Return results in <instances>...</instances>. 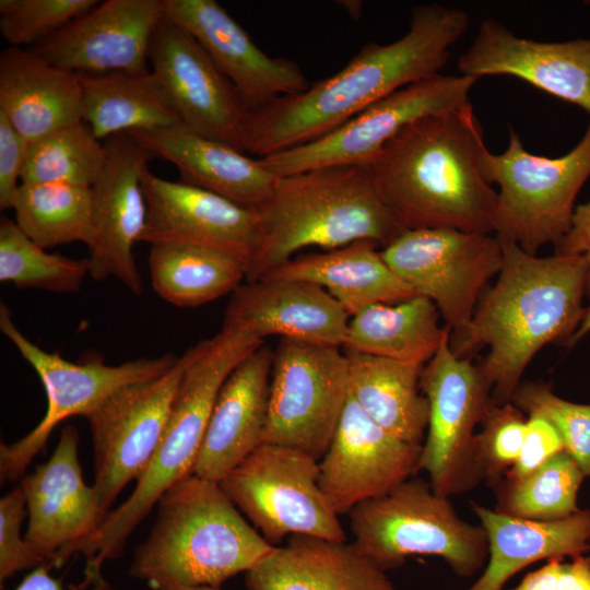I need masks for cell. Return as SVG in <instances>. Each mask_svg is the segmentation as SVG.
Returning <instances> with one entry per match:
<instances>
[{
    "label": "cell",
    "instance_id": "obj_34",
    "mask_svg": "<svg viewBox=\"0 0 590 590\" xmlns=\"http://www.w3.org/2000/svg\"><path fill=\"white\" fill-rule=\"evenodd\" d=\"M149 269L155 293L177 307H198L233 293L247 274L235 257L186 244L151 246Z\"/></svg>",
    "mask_w": 590,
    "mask_h": 590
},
{
    "label": "cell",
    "instance_id": "obj_48",
    "mask_svg": "<svg viewBox=\"0 0 590 590\" xmlns=\"http://www.w3.org/2000/svg\"><path fill=\"white\" fill-rule=\"evenodd\" d=\"M589 331H590V306L586 308L585 316L578 329L576 330L575 334L570 338L567 344L569 345L575 344L579 339H581Z\"/></svg>",
    "mask_w": 590,
    "mask_h": 590
},
{
    "label": "cell",
    "instance_id": "obj_8",
    "mask_svg": "<svg viewBox=\"0 0 590 590\" xmlns=\"http://www.w3.org/2000/svg\"><path fill=\"white\" fill-rule=\"evenodd\" d=\"M479 163L485 179L499 187L496 236L533 255L547 244L556 248L570 228L576 197L590 177V121L581 140L560 157L528 152L510 128L507 150L494 154L484 144Z\"/></svg>",
    "mask_w": 590,
    "mask_h": 590
},
{
    "label": "cell",
    "instance_id": "obj_3",
    "mask_svg": "<svg viewBox=\"0 0 590 590\" xmlns=\"http://www.w3.org/2000/svg\"><path fill=\"white\" fill-rule=\"evenodd\" d=\"M483 130L472 104L411 122L369 164L377 190L405 229L494 232L497 192L479 157Z\"/></svg>",
    "mask_w": 590,
    "mask_h": 590
},
{
    "label": "cell",
    "instance_id": "obj_46",
    "mask_svg": "<svg viewBox=\"0 0 590 590\" xmlns=\"http://www.w3.org/2000/svg\"><path fill=\"white\" fill-rule=\"evenodd\" d=\"M555 252L585 257L588 268L587 294L590 297V201L575 208L570 228Z\"/></svg>",
    "mask_w": 590,
    "mask_h": 590
},
{
    "label": "cell",
    "instance_id": "obj_32",
    "mask_svg": "<svg viewBox=\"0 0 590 590\" xmlns=\"http://www.w3.org/2000/svg\"><path fill=\"white\" fill-rule=\"evenodd\" d=\"M78 75L83 121L99 140L182 125L162 83L149 69Z\"/></svg>",
    "mask_w": 590,
    "mask_h": 590
},
{
    "label": "cell",
    "instance_id": "obj_10",
    "mask_svg": "<svg viewBox=\"0 0 590 590\" xmlns=\"http://www.w3.org/2000/svg\"><path fill=\"white\" fill-rule=\"evenodd\" d=\"M0 330L34 368L47 396V409L42 421L19 440L1 444V484L23 477L59 423L75 415L86 417L116 391L163 375L178 359L173 354H165L119 365H107L101 359L72 363L30 341L15 326L9 307L3 303L0 304Z\"/></svg>",
    "mask_w": 590,
    "mask_h": 590
},
{
    "label": "cell",
    "instance_id": "obj_23",
    "mask_svg": "<svg viewBox=\"0 0 590 590\" xmlns=\"http://www.w3.org/2000/svg\"><path fill=\"white\" fill-rule=\"evenodd\" d=\"M459 74L510 75L590 113V38L545 43L486 19L459 57Z\"/></svg>",
    "mask_w": 590,
    "mask_h": 590
},
{
    "label": "cell",
    "instance_id": "obj_24",
    "mask_svg": "<svg viewBox=\"0 0 590 590\" xmlns=\"http://www.w3.org/2000/svg\"><path fill=\"white\" fill-rule=\"evenodd\" d=\"M349 314L324 288L302 281H256L239 285L224 321L263 340L268 335L343 346Z\"/></svg>",
    "mask_w": 590,
    "mask_h": 590
},
{
    "label": "cell",
    "instance_id": "obj_47",
    "mask_svg": "<svg viewBox=\"0 0 590 590\" xmlns=\"http://www.w3.org/2000/svg\"><path fill=\"white\" fill-rule=\"evenodd\" d=\"M52 567L42 564L28 573L14 590H67L62 579H57L50 574ZM76 590H116L102 574L84 578L82 586Z\"/></svg>",
    "mask_w": 590,
    "mask_h": 590
},
{
    "label": "cell",
    "instance_id": "obj_41",
    "mask_svg": "<svg viewBox=\"0 0 590 590\" xmlns=\"http://www.w3.org/2000/svg\"><path fill=\"white\" fill-rule=\"evenodd\" d=\"M97 0H1L0 32L12 46L33 47L49 38Z\"/></svg>",
    "mask_w": 590,
    "mask_h": 590
},
{
    "label": "cell",
    "instance_id": "obj_12",
    "mask_svg": "<svg viewBox=\"0 0 590 590\" xmlns=\"http://www.w3.org/2000/svg\"><path fill=\"white\" fill-rule=\"evenodd\" d=\"M380 255L416 295L436 305L451 337L465 330L484 286L503 263L496 235L451 227L405 229Z\"/></svg>",
    "mask_w": 590,
    "mask_h": 590
},
{
    "label": "cell",
    "instance_id": "obj_11",
    "mask_svg": "<svg viewBox=\"0 0 590 590\" xmlns=\"http://www.w3.org/2000/svg\"><path fill=\"white\" fill-rule=\"evenodd\" d=\"M350 397L349 363L338 346L282 338L273 352L262 442L320 460Z\"/></svg>",
    "mask_w": 590,
    "mask_h": 590
},
{
    "label": "cell",
    "instance_id": "obj_49",
    "mask_svg": "<svg viewBox=\"0 0 590 590\" xmlns=\"http://www.w3.org/2000/svg\"><path fill=\"white\" fill-rule=\"evenodd\" d=\"M341 3H344V4H340L342 7H344V9L347 11V13L352 14L353 17H356V15H359L361 14V2L358 1H344V2H341Z\"/></svg>",
    "mask_w": 590,
    "mask_h": 590
},
{
    "label": "cell",
    "instance_id": "obj_17",
    "mask_svg": "<svg viewBox=\"0 0 590 590\" xmlns=\"http://www.w3.org/2000/svg\"><path fill=\"white\" fill-rule=\"evenodd\" d=\"M106 163L92 186L93 237L87 246L90 275L95 281L119 280L133 294L143 284L133 246L146 226L148 205L142 175L152 154L128 133L107 139Z\"/></svg>",
    "mask_w": 590,
    "mask_h": 590
},
{
    "label": "cell",
    "instance_id": "obj_26",
    "mask_svg": "<svg viewBox=\"0 0 590 590\" xmlns=\"http://www.w3.org/2000/svg\"><path fill=\"white\" fill-rule=\"evenodd\" d=\"M152 156L175 165L180 181L219 194L245 208L259 209L269 199L276 176L259 158L179 125L128 133Z\"/></svg>",
    "mask_w": 590,
    "mask_h": 590
},
{
    "label": "cell",
    "instance_id": "obj_42",
    "mask_svg": "<svg viewBox=\"0 0 590 590\" xmlns=\"http://www.w3.org/2000/svg\"><path fill=\"white\" fill-rule=\"evenodd\" d=\"M26 516V499L19 485L0 499L1 585L17 573L43 564L22 538L21 527Z\"/></svg>",
    "mask_w": 590,
    "mask_h": 590
},
{
    "label": "cell",
    "instance_id": "obj_28",
    "mask_svg": "<svg viewBox=\"0 0 590 590\" xmlns=\"http://www.w3.org/2000/svg\"><path fill=\"white\" fill-rule=\"evenodd\" d=\"M0 111L30 143L83 121L79 75L11 46L0 55Z\"/></svg>",
    "mask_w": 590,
    "mask_h": 590
},
{
    "label": "cell",
    "instance_id": "obj_30",
    "mask_svg": "<svg viewBox=\"0 0 590 590\" xmlns=\"http://www.w3.org/2000/svg\"><path fill=\"white\" fill-rule=\"evenodd\" d=\"M378 247L370 240H357L333 250L303 255L269 270L258 281L316 284L349 316L373 304H393L416 295L387 266Z\"/></svg>",
    "mask_w": 590,
    "mask_h": 590
},
{
    "label": "cell",
    "instance_id": "obj_15",
    "mask_svg": "<svg viewBox=\"0 0 590 590\" xmlns=\"http://www.w3.org/2000/svg\"><path fill=\"white\" fill-rule=\"evenodd\" d=\"M477 81L462 74L432 75L381 98L315 141L259 161L276 177L328 166H369L384 145L405 126L471 104L469 93Z\"/></svg>",
    "mask_w": 590,
    "mask_h": 590
},
{
    "label": "cell",
    "instance_id": "obj_16",
    "mask_svg": "<svg viewBox=\"0 0 590 590\" xmlns=\"http://www.w3.org/2000/svg\"><path fill=\"white\" fill-rule=\"evenodd\" d=\"M79 430L64 426L51 457L20 481L27 508L24 539L43 564L60 568L99 531L108 514L79 462Z\"/></svg>",
    "mask_w": 590,
    "mask_h": 590
},
{
    "label": "cell",
    "instance_id": "obj_38",
    "mask_svg": "<svg viewBox=\"0 0 590 590\" xmlns=\"http://www.w3.org/2000/svg\"><path fill=\"white\" fill-rule=\"evenodd\" d=\"M90 275L88 258L49 253L35 244L16 224L0 220V281L17 288L52 293H78Z\"/></svg>",
    "mask_w": 590,
    "mask_h": 590
},
{
    "label": "cell",
    "instance_id": "obj_31",
    "mask_svg": "<svg viewBox=\"0 0 590 590\" xmlns=\"http://www.w3.org/2000/svg\"><path fill=\"white\" fill-rule=\"evenodd\" d=\"M350 394L388 434L422 446L429 406L420 387L424 365L344 350Z\"/></svg>",
    "mask_w": 590,
    "mask_h": 590
},
{
    "label": "cell",
    "instance_id": "obj_4",
    "mask_svg": "<svg viewBox=\"0 0 590 590\" xmlns=\"http://www.w3.org/2000/svg\"><path fill=\"white\" fill-rule=\"evenodd\" d=\"M156 506L154 524L129 567L131 577L154 590L221 588L275 547L247 523L217 482L191 474Z\"/></svg>",
    "mask_w": 590,
    "mask_h": 590
},
{
    "label": "cell",
    "instance_id": "obj_18",
    "mask_svg": "<svg viewBox=\"0 0 590 590\" xmlns=\"http://www.w3.org/2000/svg\"><path fill=\"white\" fill-rule=\"evenodd\" d=\"M149 60L182 126L244 152L250 110L188 32L165 17L154 34Z\"/></svg>",
    "mask_w": 590,
    "mask_h": 590
},
{
    "label": "cell",
    "instance_id": "obj_39",
    "mask_svg": "<svg viewBox=\"0 0 590 590\" xmlns=\"http://www.w3.org/2000/svg\"><path fill=\"white\" fill-rule=\"evenodd\" d=\"M510 402L528 415L547 420L559 434L565 451L590 476V404L567 401L544 382L520 384Z\"/></svg>",
    "mask_w": 590,
    "mask_h": 590
},
{
    "label": "cell",
    "instance_id": "obj_25",
    "mask_svg": "<svg viewBox=\"0 0 590 590\" xmlns=\"http://www.w3.org/2000/svg\"><path fill=\"white\" fill-rule=\"evenodd\" d=\"M273 352L264 344L222 385L192 474L220 483L262 441L268 417Z\"/></svg>",
    "mask_w": 590,
    "mask_h": 590
},
{
    "label": "cell",
    "instance_id": "obj_21",
    "mask_svg": "<svg viewBox=\"0 0 590 590\" xmlns=\"http://www.w3.org/2000/svg\"><path fill=\"white\" fill-rule=\"evenodd\" d=\"M422 446L380 428L350 394L332 441L319 460V485L335 511L379 497L418 470Z\"/></svg>",
    "mask_w": 590,
    "mask_h": 590
},
{
    "label": "cell",
    "instance_id": "obj_6",
    "mask_svg": "<svg viewBox=\"0 0 590 590\" xmlns=\"http://www.w3.org/2000/svg\"><path fill=\"white\" fill-rule=\"evenodd\" d=\"M261 345L263 340L227 322L208 339L205 349L181 377L162 439L134 489L108 512L98 533L78 550L76 554L86 558V568L102 569L105 562L119 558L133 530L163 494L192 474L222 385Z\"/></svg>",
    "mask_w": 590,
    "mask_h": 590
},
{
    "label": "cell",
    "instance_id": "obj_7",
    "mask_svg": "<svg viewBox=\"0 0 590 590\" xmlns=\"http://www.w3.org/2000/svg\"><path fill=\"white\" fill-rule=\"evenodd\" d=\"M352 544L384 571L411 555L439 556L461 577L473 576L488 556L485 530L462 520L448 497L421 479L350 511Z\"/></svg>",
    "mask_w": 590,
    "mask_h": 590
},
{
    "label": "cell",
    "instance_id": "obj_50",
    "mask_svg": "<svg viewBox=\"0 0 590 590\" xmlns=\"http://www.w3.org/2000/svg\"><path fill=\"white\" fill-rule=\"evenodd\" d=\"M174 590H221V588L203 586V587H194V588H177Z\"/></svg>",
    "mask_w": 590,
    "mask_h": 590
},
{
    "label": "cell",
    "instance_id": "obj_44",
    "mask_svg": "<svg viewBox=\"0 0 590 590\" xmlns=\"http://www.w3.org/2000/svg\"><path fill=\"white\" fill-rule=\"evenodd\" d=\"M512 590H590V560L588 556L550 559L541 568L529 573Z\"/></svg>",
    "mask_w": 590,
    "mask_h": 590
},
{
    "label": "cell",
    "instance_id": "obj_45",
    "mask_svg": "<svg viewBox=\"0 0 590 590\" xmlns=\"http://www.w3.org/2000/svg\"><path fill=\"white\" fill-rule=\"evenodd\" d=\"M30 142L0 111V209H12Z\"/></svg>",
    "mask_w": 590,
    "mask_h": 590
},
{
    "label": "cell",
    "instance_id": "obj_1",
    "mask_svg": "<svg viewBox=\"0 0 590 590\" xmlns=\"http://www.w3.org/2000/svg\"><path fill=\"white\" fill-rule=\"evenodd\" d=\"M468 25L469 15L460 9L415 7L399 39L369 43L333 75L250 110L244 152L261 158L315 141L381 98L440 73Z\"/></svg>",
    "mask_w": 590,
    "mask_h": 590
},
{
    "label": "cell",
    "instance_id": "obj_19",
    "mask_svg": "<svg viewBox=\"0 0 590 590\" xmlns=\"http://www.w3.org/2000/svg\"><path fill=\"white\" fill-rule=\"evenodd\" d=\"M142 189L148 219L141 241L211 248L235 257L248 270L261 239L258 209L181 181L166 180L149 168L142 175Z\"/></svg>",
    "mask_w": 590,
    "mask_h": 590
},
{
    "label": "cell",
    "instance_id": "obj_43",
    "mask_svg": "<svg viewBox=\"0 0 590 590\" xmlns=\"http://www.w3.org/2000/svg\"><path fill=\"white\" fill-rule=\"evenodd\" d=\"M562 450H565L564 445L555 427L542 416L528 415L519 457L504 477L521 480Z\"/></svg>",
    "mask_w": 590,
    "mask_h": 590
},
{
    "label": "cell",
    "instance_id": "obj_27",
    "mask_svg": "<svg viewBox=\"0 0 590 590\" xmlns=\"http://www.w3.org/2000/svg\"><path fill=\"white\" fill-rule=\"evenodd\" d=\"M248 590H396L386 571L346 542L292 535L246 573Z\"/></svg>",
    "mask_w": 590,
    "mask_h": 590
},
{
    "label": "cell",
    "instance_id": "obj_29",
    "mask_svg": "<svg viewBox=\"0 0 590 590\" xmlns=\"http://www.w3.org/2000/svg\"><path fill=\"white\" fill-rule=\"evenodd\" d=\"M472 509L486 533L488 563L468 590H503L512 575L532 563L590 552L589 509L555 521L517 518L474 503Z\"/></svg>",
    "mask_w": 590,
    "mask_h": 590
},
{
    "label": "cell",
    "instance_id": "obj_13",
    "mask_svg": "<svg viewBox=\"0 0 590 590\" xmlns=\"http://www.w3.org/2000/svg\"><path fill=\"white\" fill-rule=\"evenodd\" d=\"M208 339L185 351L163 375L113 393L86 420L93 442L92 485L104 512L148 467L165 430L186 368L205 349Z\"/></svg>",
    "mask_w": 590,
    "mask_h": 590
},
{
    "label": "cell",
    "instance_id": "obj_22",
    "mask_svg": "<svg viewBox=\"0 0 590 590\" xmlns=\"http://www.w3.org/2000/svg\"><path fill=\"white\" fill-rule=\"evenodd\" d=\"M165 17L199 43L249 110L310 85L293 60L263 52L215 0H165Z\"/></svg>",
    "mask_w": 590,
    "mask_h": 590
},
{
    "label": "cell",
    "instance_id": "obj_20",
    "mask_svg": "<svg viewBox=\"0 0 590 590\" xmlns=\"http://www.w3.org/2000/svg\"><path fill=\"white\" fill-rule=\"evenodd\" d=\"M165 0H106L73 19L32 50L49 63L83 74L148 70Z\"/></svg>",
    "mask_w": 590,
    "mask_h": 590
},
{
    "label": "cell",
    "instance_id": "obj_2",
    "mask_svg": "<svg viewBox=\"0 0 590 590\" xmlns=\"http://www.w3.org/2000/svg\"><path fill=\"white\" fill-rule=\"evenodd\" d=\"M498 279L479 300L465 330L450 335L459 357L489 351L477 365L495 404L510 402L526 367L547 343H568L586 308L588 268L583 256L538 257L500 239Z\"/></svg>",
    "mask_w": 590,
    "mask_h": 590
},
{
    "label": "cell",
    "instance_id": "obj_51",
    "mask_svg": "<svg viewBox=\"0 0 590 590\" xmlns=\"http://www.w3.org/2000/svg\"><path fill=\"white\" fill-rule=\"evenodd\" d=\"M588 558H589V560H590V552H589Z\"/></svg>",
    "mask_w": 590,
    "mask_h": 590
},
{
    "label": "cell",
    "instance_id": "obj_14",
    "mask_svg": "<svg viewBox=\"0 0 590 590\" xmlns=\"http://www.w3.org/2000/svg\"><path fill=\"white\" fill-rule=\"evenodd\" d=\"M450 334L447 327L420 379L429 416L418 470L427 472L433 491L445 497L482 481L473 459L474 429L494 403L479 366L452 352Z\"/></svg>",
    "mask_w": 590,
    "mask_h": 590
},
{
    "label": "cell",
    "instance_id": "obj_37",
    "mask_svg": "<svg viewBox=\"0 0 590 590\" xmlns=\"http://www.w3.org/2000/svg\"><path fill=\"white\" fill-rule=\"evenodd\" d=\"M106 156L105 144L84 121L68 125L30 143L21 180L92 187Z\"/></svg>",
    "mask_w": 590,
    "mask_h": 590
},
{
    "label": "cell",
    "instance_id": "obj_9",
    "mask_svg": "<svg viewBox=\"0 0 590 590\" xmlns=\"http://www.w3.org/2000/svg\"><path fill=\"white\" fill-rule=\"evenodd\" d=\"M220 485L273 546L287 535L346 540L319 485V460L307 453L261 442Z\"/></svg>",
    "mask_w": 590,
    "mask_h": 590
},
{
    "label": "cell",
    "instance_id": "obj_40",
    "mask_svg": "<svg viewBox=\"0 0 590 590\" xmlns=\"http://www.w3.org/2000/svg\"><path fill=\"white\" fill-rule=\"evenodd\" d=\"M481 425V432L473 439V459L481 479L495 485L519 457L527 418L511 402L493 403Z\"/></svg>",
    "mask_w": 590,
    "mask_h": 590
},
{
    "label": "cell",
    "instance_id": "obj_5",
    "mask_svg": "<svg viewBox=\"0 0 590 590\" xmlns=\"http://www.w3.org/2000/svg\"><path fill=\"white\" fill-rule=\"evenodd\" d=\"M258 211L261 239L247 270L248 282L258 281L306 247L328 251L370 240L384 248L405 231L382 201L367 165L328 166L276 177Z\"/></svg>",
    "mask_w": 590,
    "mask_h": 590
},
{
    "label": "cell",
    "instance_id": "obj_33",
    "mask_svg": "<svg viewBox=\"0 0 590 590\" xmlns=\"http://www.w3.org/2000/svg\"><path fill=\"white\" fill-rule=\"evenodd\" d=\"M427 297L373 304L349 321L344 350L425 365L437 352L447 326Z\"/></svg>",
    "mask_w": 590,
    "mask_h": 590
},
{
    "label": "cell",
    "instance_id": "obj_35",
    "mask_svg": "<svg viewBox=\"0 0 590 590\" xmlns=\"http://www.w3.org/2000/svg\"><path fill=\"white\" fill-rule=\"evenodd\" d=\"M12 209L20 228L44 249L92 240V187L21 182Z\"/></svg>",
    "mask_w": 590,
    "mask_h": 590
},
{
    "label": "cell",
    "instance_id": "obj_36",
    "mask_svg": "<svg viewBox=\"0 0 590 590\" xmlns=\"http://www.w3.org/2000/svg\"><path fill=\"white\" fill-rule=\"evenodd\" d=\"M586 477L565 450L518 481L499 483L495 511L535 521H555L579 510L577 496Z\"/></svg>",
    "mask_w": 590,
    "mask_h": 590
}]
</instances>
